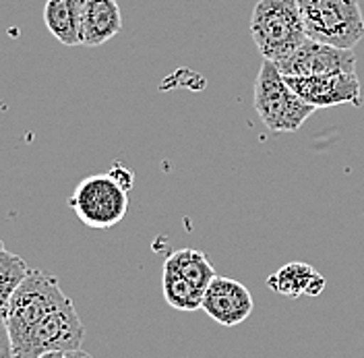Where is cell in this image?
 Returning a JSON list of instances; mask_svg holds the SVG:
<instances>
[{"label": "cell", "mask_w": 364, "mask_h": 358, "mask_svg": "<svg viewBox=\"0 0 364 358\" xmlns=\"http://www.w3.org/2000/svg\"><path fill=\"white\" fill-rule=\"evenodd\" d=\"M250 36L272 63L290 56L309 40L296 0H259L250 15Z\"/></svg>", "instance_id": "6da1fadb"}, {"label": "cell", "mask_w": 364, "mask_h": 358, "mask_svg": "<svg viewBox=\"0 0 364 358\" xmlns=\"http://www.w3.org/2000/svg\"><path fill=\"white\" fill-rule=\"evenodd\" d=\"M27 273L29 265L25 263V259L11 253L0 241V317L4 315L13 292L17 290V286L25 280Z\"/></svg>", "instance_id": "9a60e30c"}, {"label": "cell", "mask_w": 364, "mask_h": 358, "mask_svg": "<svg viewBox=\"0 0 364 358\" xmlns=\"http://www.w3.org/2000/svg\"><path fill=\"white\" fill-rule=\"evenodd\" d=\"M161 290H164L166 302L176 311L193 313V311L201 309L203 292L191 286L176 269L166 265V263H164V271H161Z\"/></svg>", "instance_id": "5bb4252c"}, {"label": "cell", "mask_w": 364, "mask_h": 358, "mask_svg": "<svg viewBox=\"0 0 364 358\" xmlns=\"http://www.w3.org/2000/svg\"><path fill=\"white\" fill-rule=\"evenodd\" d=\"M255 300L249 288L232 278L215 275L203 294L201 309L224 327H234L247 321L252 313Z\"/></svg>", "instance_id": "9c48e42d"}, {"label": "cell", "mask_w": 364, "mask_h": 358, "mask_svg": "<svg viewBox=\"0 0 364 358\" xmlns=\"http://www.w3.org/2000/svg\"><path fill=\"white\" fill-rule=\"evenodd\" d=\"M67 300L70 298L60 290L56 275L44 273L40 269H29L25 280L13 292L9 307L2 315L11 342L17 344L38 321H42L54 309L63 307Z\"/></svg>", "instance_id": "277c9868"}, {"label": "cell", "mask_w": 364, "mask_h": 358, "mask_svg": "<svg viewBox=\"0 0 364 358\" xmlns=\"http://www.w3.org/2000/svg\"><path fill=\"white\" fill-rule=\"evenodd\" d=\"M267 286L273 292L288 296V298H298V296L315 298L318 294H323L327 282L317 269H313L309 263H288L267 278Z\"/></svg>", "instance_id": "8fae6325"}, {"label": "cell", "mask_w": 364, "mask_h": 358, "mask_svg": "<svg viewBox=\"0 0 364 358\" xmlns=\"http://www.w3.org/2000/svg\"><path fill=\"white\" fill-rule=\"evenodd\" d=\"M288 85L311 106L331 108L341 104L360 106L363 90L356 73L317 75V77H286Z\"/></svg>", "instance_id": "ba28073f"}, {"label": "cell", "mask_w": 364, "mask_h": 358, "mask_svg": "<svg viewBox=\"0 0 364 358\" xmlns=\"http://www.w3.org/2000/svg\"><path fill=\"white\" fill-rule=\"evenodd\" d=\"M284 77H317L356 73V54L346 48L306 40L300 48L277 63H273Z\"/></svg>", "instance_id": "52a82bcc"}, {"label": "cell", "mask_w": 364, "mask_h": 358, "mask_svg": "<svg viewBox=\"0 0 364 358\" xmlns=\"http://www.w3.org/2000/svg\"><path fill=\"white\" fill-rule=\"evenodd\" d=\"M252 100L261 122L272 133H294L317 110L288 85L272 60H263L259 68Z\"/></svg>", "instance_id": "7a4b0ae2"}, {"label": "cell", "mask_w": 364, "mask_h": 358, "mask_svg": "<svg viewBox=\"0 0 364 358\" xmlns=\"http://www.w3.org/2000/svg\"><path fill=\"white\" fill-rule=\"evenodd\" d=\"M0 358H13V342L2 317H0Z\"/></svg>", "instance_id": "e0dca14e"}, {"label": "cell", "mask_w": 364, "mask_h": 358, "mask_svg": "<svg viewBox=\"0 0 364 358\" xmlns=\"http://www.w3.org/2000/svg\"><path fill=\"white\" fill-rule=\"evenodd\" d=\"M44 23L60 44L81 46V0H48Z\"/></svg>", "instance_id": "7c38bea8"}, {"label": "cell", "mask_w": 364, "mask_h": 358, "mask_svg": "<svg viewBox=\"0 0 364 358\" xmlns=\"http://www.w3.org/2000/svg\"><path fill=\"white\" fill-rule=\"evenodd\" d=\"M166 265L174 268L182 278L205 294L211 280L218 275L211 259L199 248H181L166 259Z\"/></svg>", "instance_id": "4fadbf2b"}, {"label": "cell", "mask_w": 364, "mask_h": 358, "mask_svg": "<svg viewBox=\"0 0 364 358\" xmlns=\"http://www.w3.org/2000/svg\"><path fill=\"white\" fill-rule=\"evenodd\" d=\"M296 4L311 40L352 50L364 38L358 0H296Z\"/></svg>", "instance_id": "3957f363"}, {"label": "cell", "mask_w": 364, "mask_h": 358, "mask_svg": "<svg viewBox=\"0 0 364 358\" xmlns=\"http://www.w3.org/2000/svg\"><path fill=\"white\" fill-rule=\"evenodd\" d=\"M85 337V327L75 311L73 300L54 309L38 321L27 336L13 344V358H38L46 352L79 350Z\"/></svg>", "instance_id": "8992f818"}, {"label": "cell", "mask_w": 364, "mask_h": 358, "mask_svg": "<svg viewBox=\"0 0 364 358\" xmlns=\"http://www.w3.org/2000/svg\"><path fill=\"white\" fill-rule=\"evenodd\" d=\"M67 203L85 226L108 230L124 220L129 211V191L110 172L93 174L77 184Z\"/></svg>", "instance_id": "5b68a950"}, {"label": "cell", "mask_w": 364, "mask_h": 358, "mask_svg": "<svg viewBox=\"0 0 364 358\" xmlns=\"http://www.w3.org/2000/svg\"><path fill=\"white\" fill-rule=\"evenodd\" d=\"M110 174H112L114 179L118 180L127 191H131L133 189V180H135V174L127 168V166H122V164H114V168L110 170Z\"/></svg>", "instance_id": "2e32d148"}, {"label": "cell", "mask_w": 364, "mask_h": 358, "mask_svg": "<svg viewBox=\"0 0 364 358\" xmlns=\"http://www.w3.org/2000/svg\"><path fill=\"white\" fill-rule=\"evenodd\" d=\"M122 29V15L116 0H81V46L106 44Z\"/></svg>", "instance_id": "30bf717a"}, {"label": "cell", "mask_w": 364, "mask_h": 358, "mask_svg": "<svg viewBox=\"0 0 364 358\" xmlns=\"http://www.w3.org/2000/svg\"><path fill=\"white\" fill-rule=\"evenodd\" d=\"M38 358H65V352H46Z\"/></svg>", "instance_id": "d6986e66"}, {"label": "cell", "mask_w": 364, "mask_h": 358, "mask_svg": "<svg viewBox=\"0 0 364 358\" xmlns=\"http://www.w3.org/2000/svg\"><path fill=\"white\" fill-rule=\"evenodd\" d=\"M65 358H93L91 354H87L85 350H70V352H65Z\"/></svg>", "instance_id": "ac0fdd59"}]
</instances>
